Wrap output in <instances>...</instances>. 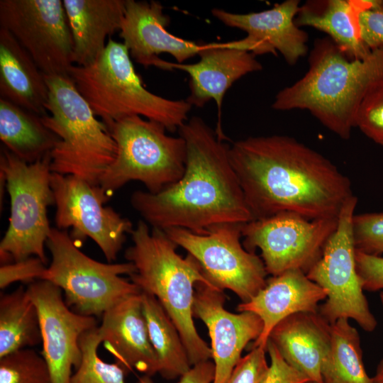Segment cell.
Returning a JSON list of instances; mask_svg holds the SVG:
<instances>
[{
    "label": "cell",
    "mask_w": 383,
    "mask_h": 383,
    "mask_svg": "<svg viewBox=\"0 0 383 383\" xmlns=\"http://www.w3.org/2000/svg\"><path fill=\"white\" fill-rule=\"evenodd\" d=\"M228 153L254 220L284 212L338 218L353 196L346 175L292 137H248L233 143Z\"/></svg>",
    "instance_id": "1"
},
{
    "label": "cell",
    "mask_w": 383,
    "mask_h": 383,
    "mask_svg": "<svg viewBox=\"0 0 383 383\" xmlns=\"http://www.w3.org/2000/svg\"><path fill=\"white\" fill-rule=\"evenodd\" d=\"M187 145L182 177L161 192L136 191L134 208L152 228H179L205 234L225 223L254 220L223 142L199 116H194L179 129Z\"/></svg>",
    "instance_id": "2"
},
{
    "label": "cell",
    "mask_w": 383,
    "mask_h": 383,
    "mask_svg": "<svg viewBox=\"0 0 383 383\" xmlns=\"http://www.w3.org/2000/svg\"><path fill=\"white\" fill-rule=\"evenodd\" d=\"M383 84V47L364 59L348 58L328 37L314 41L306 74L276 95L277 111L306 110L343 140L355 128L357 111L367 95Z\"/></svg>",
    "instance_id": "3"
},
{
    "label": "cell",
    "mask_w": 383,
    "mask_h": 383,
    "mask_svg": "<svg viewBox=\"0 0 383 383\" xmlns=\"http://www.w3.org/2000/svg\"><path fill=\"white\" fill-rule=\"evenodd\" d=\"M131 235L133 244L125 252L126 260L135 267L131 281L162 305L182 337L192 366L209 360L211 348L199 335L193 320L194 288L199 283L216 287L192 255L183 258L177 252V245L164 231H150L140 220Z\"/></svg>",
    "instance_id": "4"
},
{
    "label": "cell",
    "mask_w": 383,
    "mask_h": 383,
    "mask_svg": "<svg viewBox=\"0 0 383 383\" xmlns=\"http://www.w3.org/2000/svg\"><path fill=\"white\" fill-rule=\"evenodd\" d=\"M68 75L106 126L138 116L174 132L188 120L192 107L184 99H170L148 91L136 72L126 45L111 38L93 63L84 67L72 65Z\"/></svg>",
    "instance_id": "5"
},
{
    "label": "cell",
    "mask_w": 383,
    "mask_h": 383,
    "mask_svg": "<svg viewBox=\"0 0 383 383\" xmlns=\"http://www.w3.org/2000/svg\"><path fill=\"white\" fill-rule=\"evenodd\" d=\"M45 78L48 113L41 120L59 138L50 152V170L99 186L101 176L115 158L116 144L69 76Z\"/></svg>",
    "instance_id": "6"
},
{
    "label": "cell",
    "mask_w": 383,
    "mask_h": 383,
    "mask_svg": "<svg viewBox=\"0 0 383 383\" xmlns=\"http://www.w3.org/2000/svg\"><path fill=\"white\" fill-rule=\"evenodd\" d=\"M116 144L115 158L99 181L109 197L131 181H140L156 194L177 182L187 161L185 140L166 134L161 123L138 116L107 126Z\"/></svg>",
    "instance_id": "7"
},
{
    "label": "cell",
    "mask_w": 383,
    "mask_h": 383,
    "mask_svg": "<svg viewBox=\"0 0 383 383\" xmlns=\"http://www.w3.org/2000/svg\"><path fill=\"white\" fill-rule=\"evenodd\" d=\"M46 246L52 260L41 279L59 287L67 305L78 313L102 316L123 299L141 292L121 277L135 272L130 262H98L82 252L67 232L55 228H51Z\"/></svg>",
    "instance_id": "8"
},
{
    "label": "cell",
    "mask_w": 383,
    "mask_h": 383,
    "mask_svg": "<svg viewBox=\"0 0 383 383\" xmlns=\"http://www.w3.org/2000/svg\"><path fill=\"white\" fill-rule=\"evenodd\" d=\"M50 153L28 163L4 148L1 152L0 172L11 201L9 227L0 243L4 264L31 256L45 264V246L50 230L47 209L54 204L50 186Z\"/></svg>",
    "instance_id": "9"
},
{
    "label": "cell",
    "mask_w": 383,
    "mask_h": 383,
    "mask_svg": "<svg viewBox=\"0 0 383 383\" xmlns=\"http://www.w3.org/2000/svg\"><path fill=\"white\" fill-rule=\"evenodd\" d=\"M357 204L355 195L345 202L335 231L306 275L327 292L318 313L329 324L340 318L352 319L365 331L372 332L377 321L363 293L355 265L353 218Z\"/></svg>",
    "instance_id": "10"
},
{
    "label": "cell",
    "mask_w": 383,
    "mask_h": 383,
    "mask_svg": "<svg viewBox=\"0 0 383 383\" xmlns=\"http://www.w3.org/2000/svg\"><path fill=\"white\" fill-rule=\"evenodd\" d=\"M243 224L216 226L205 234L179 228L164 231L199 262L216 288L231 290L247 302L266 285L267 272L263 260L242 245Z\"/></svg>",
    "instance_id": "11"
},
{
    "label": "cell",
    "mask_w": 383,
    "mask_h": 383,
    "mask_svg": "<svg viewBox=\"0 0 383 383\" xmlns=\"http://www.w3.org/2000/svg\"><path fill=\"white\" fill-rule=\"evenodd\" d=\"M338 218L309 219L292 213H280L243 224L246 250L261 251L267 274L277 276L292 269L306 274L321 256L335 231Z\"/></svg>",
    "instance_id": "12"
},
{
    "label": "cell",
    "mask_w": 383,
    "mask_h": 383,
    "mask_svg": "<svg viewBox=\"0 0 383 383\" xmlns=\"http://www.w3.org/2000/svg\"><path fill=\"white\" fill-rule=\"evenodd\" d=\"M0 28L16 38L45 75L69 76L74 45L62 0H1Z\"/></svg>",
    "instance_id": "13"
},
{
    "label": "cell",
    "mask_w": 383,
    "mask_h": 383,
    "mask_svg": "<svg viewBox=\"0 0 383 383\" xmlns=\"http://www.w3.org/2000/svg\"><path fill=\"white\" fill-rule=\"evenodd\" d=\"M50 186L57 228H71L70 236L75 243L91 238L109 263L114 261L126 235L133 230L129 219L104 205L109 198L99 186L79 177L52 172Z\"/></svg>",
    "instance_id": "14"
},
{
    "label": "cell",
    "mask_w": 383,
    "mask_h": 383,
    "mask_svg": "<svg viewBox=\"0 0 383 383\" xmlns=\"http://www.w3.org/2000/svg\"><path fill=\"white\" fill-rule=\"evenodd\" d=\"M26 289L38 311L41 355L50 369L52 383H69L72 369L81 362L80 338L96 327L95 317L72 311L63 299L62 291L48 281H35Z\"/></svg>",
    "instance_id": "15"
},
{
    "label": "cell",
    "mask_w": 383,
    "mask_h": 383,
    "mask_svg": "<svg viewBox=\"0 0 383 383\" xmlns=\"http://www.w3.org/2000/svg\"><path fill=\"white\" fill-rule=\"evenodd\" d=\"M300 5L299 0H286L259 12L236 13L214 8L211 14L225 26L246 33L245 38L229 42L232 47L255 55L279 53L294 65L308 52L309 35L295 23Z\"/></svg>",
    "instance_id": "16"
},
{
    "label": "cell",
    "mask_w": 383,
    "mask_h": 383,
    "mask_svg": "<svg viewBox=\"0 0 383 383\" xmlns=\"http://www.w3.org/2000/svg\"><path fill=\"white\" fill-rule=\"evenodd\" d=\"M193 316L207 327L214 365L212 383H228L247 345L261 334L263 323L255 313H234L224 307L223 291L202 283L196 285Z\"/></svg>",
    "instance_id": "17"
},
{
    "label": "cell",
    "mask_w": 383,
    "mask_h": 383,
    "mask_svg": "<svg viewBox=\"0 0 383 383\" xmlns=\"http://www.w3.org/2000/svg\"><path fill=\"white\" fill-rule=\"evenodd\" d=\"M170 22L160 2L126 0L119 35L135 62L165 70V60L160 54H170L175 62L184 63L207 45L171 34L167 30Z\"/></svg>",
    "instance_id": "18"
},
{
    "label": "cell",
    "mask_w": 383,
    "mask_h": 383,
    "mask_svg": "<svg viewBox=\"0 0 383 383\" xmlns=\"http://www.w3.org/2000/svg\"><path fill=\"white\" fill-rule=\"evenodd\" d=\"M195 63H177L165 61V70H182L189 77V94L186 101L201 108L209 101L216 102L219 123L218 136L225 137L221 129V115L223 97L227 90L245 75L262 70L255 55L248 51L232 47L228 43H208L198 55Z\"/></svg>",
    "instance_id": "19"
},
{
    "label": "cell",
    "mask_w": 383,
    "mask_h": 383,
    "mask_svg": "<svg viewBox=\"0 0 383 383\" xmlns=\"http://www.w3.org/2000/svg\"><path fill=\"white\" fill-rule=\"evenodd\" d=\"M140 293L126 297L104 312L97 331L104 348L128 372L135 369L151 377L158 373L159 366Z\"/></svg>",
    "instance_id": "20"
},
{
    "label": "cell",
    "mask_w": 383,
    "mask_h": 383,
    "mask_svg": "<svg viewBox=\"0 0 383 383\" xmlns=\"http://www.w3.org/2000/svg\"><path fill=\"white\" fill-rule=\"evenodd\" d=\"M326 297L327 292L304 272L292 269L267 279L264 288L248 301L239 304L237 310L252 312L260 318L263 329L252 348L266 349L276 325L299 312H318L319 303Z\"/></svg>",
    "instance_id": "21"
},
{
    "label": "cell",
    "mask_w": 383,
    "mask_h": 383,
    "mask_svg": "<svg viewBox=\"0 0 383 383\" xmlns=\"http://www.w3.org/2000/svg\"><path fill=\"white\" fill-rule=\"evenodd\" d=\"M284 360L310 382L323 383L321 368L331 344L330 324L318 312H299L276 325L269 339Z\"/></svg>",
    "instance_id": "22"
},
{
    "label": "cell",
    "mask_w": 383,
    "mask_h": 383,
    "mask_svg": "<svg viewBox=\"0 0 383 383\" xmlns=\"http://www.w3.org/2000/svg\"><path fill=\"white\" fill-rule=\"evenodd\" d=\"M71 30L74 65L93 63L119 31L126 0H62Z\"/></svg>",
    "instance_id": "23"
},
{
    "label": "cell",
    "mask_w": 383,
    "mask_h": 383,
    "mask_svg": "<svg viewBox=\"0 0 383 383\" xmlns=\"http://www.w3.org/2000/svg\"><path fill=\"white\" fill-rule=\"evenodd\" d=\"M0 96L40 116L48 113L45 74L29 53L6 29L0 28Z\"/></svg>",
    "instance_id": "24"
},
{
    "label": "cell",
    "mask_w": 383,
    "mask_h": 383,
    "mask_svg": "<svg viewBox=\"0 0 383 383\" xmlns=\"http://www.w3.org/2000/svg\"><path fill=\"white\" fill-rule=\"evenodd\" d=\"M357 12L358 0H308L295 23L325 33L348 58L364 59L371 50L361 39Z\"/></svg>",
    "instance_id": "25"
},
{
    "label": "cell",
    "mask_w": 383,
    "mask_h": 383,
    "mask_svg": "<svg viewBox=\"0 0 383 383\" xmlns=\"http://www.w3.org/2000/svg\"><path fill=\"white\" fill-rule=\"evenodd\" d=\"M0 139L6 150L28 163L50 153L59 140L40 116L1 98Z\"/></svg>",
    "instance_id": "26"
},
{
    "label": "cell",
    "mask_w": 383,
    "mask_h": 383,
    "mask_svg": "<svg viewBox=\"0 0 383 383\" xmlns=\"http://www.w3.org/2000/svg\"><path fill=\"white\" fill-rule=\"evenodd\" d=\"M150 340L158 361V373L167 379L180 377L192 367L182 337L162 305L141 292Z\"/></svg>",
    "instance_id": "27"
},
{
    "label": "cell",
    "mask_w": 383,
    "mask_h": 383,
    "mask_svg": "<svg viewBox=\"0 0 383 383\" xmlns=\"http://www.w3.org/2000/svg\"><path fill=\"white\" fill-rule=\"evenodd\" d=\"M42 342L39 316L27 289L20 286L0 299V358Z\"/></svg>",
    "instance_id": "28"
},
{
    "label": "cell",
    "mask_w": 383,
    "mask_h": 383,
    "mask_svg": "<svg viewBox=\"0 0 383 383\" xmlns=\"http://www.w3.org/2000/svg\"><path fill=\"white\" fill-rule=\"evenodd\" d=\"M331 344L321 374L323 383H374L363 362L360 338L348 318L330 324Z\"/></svg>",
    "instance_id": "29"
},
{
    "label": "cell",
    "mask_w": 383,
    "mask_h": 383,
    "mask_svg": "<svg viewBox=\"0 0 383 383\" xmlns=\"http://www.w3.org/2000/svg\"><path fill=\"white\" fill-rule=\"evenodd\" d=\"M101 343L97 326L87 331L79 340L82 360L69 383H126L128 370L119 362L109 363L100 358Z\"/></svg>",
    "instance_id": "30"
},
{
    "label": "cell",
    "mask_w": 383,
    "mask_h": 383,
    "mask_svg": "<svg viewBox=\"0 0 383 383\" xmlns=\"http://www.w3.org/2000/svg\"><path fill=\"white\" fill-rule=\"evenodd\" d=\"M0 383H52V380L43 355L26 348L0 358Z\"/></svg>",
    "instance_id": "31"
},
{
    "label": "cell",
    "mask_w": 383,
    "mask_h": 383,
    "mask_svg": "<svg viewBox=\"0 0 383 383\" xmlns=\"http://www.w3.org/2000/svg\"><path fill=\"white\" fill-rule=\"evenodd\" d=\"M353 233L356 250L378 256L383 253V212L355 214Z\"/></svg>",
    "instance_id": "32"
},
{
    "label": "cell",
    "mask_w": 383,
    "mask_h": 383,
    "mask_svg": "<svg viewBox=\"0 0 383 383\" xmlns=\"http://www.w3.org/2000/svg\"><path fill=\"white\" fill-rule=\"evenodd\" d=\"M355 128L383 146V84L371 91L363 100L357 113Z\"/></svg>",
    "instance_id": "33"
},
{
    "label": "cell",
    "mask_w": 383,
    "mask_h": 383,
    "mask_svg": "<svg viewBox=\"0 0 383 383\" xmlns=\"http://www.w3.org/2000/svg\"><path fill=\"white\" fill-rule=\"evenodd\" d=\"M361 39L372 50L383 47V0H358Z\"/></svg>",
    "instance_id": "34"
},
{
    "label": "cell",
    "mask_w": 383,
    "mask_h": 383,
    "mask_svg": "<svg viewBox=\"0 0 383 383\" xmlns=\"http://www.w3.org/2000/svg\"><path fill=\"white\" fill-rule=\"evenodd\" d=\"M266 352L260 347L252 348L235 366L228 383H265L269 369Z\"/></svg>",
    "instance_id": "35"
},
{
    "label": "cell",
    "mask_w": 383,
    "mask_h": 383,
    "mask_svg": "<svg viewBox=\"0 0 383 383\" xmlns=\"http://www.w3.org/2000/svg\"><path fill=\"white\" fill-rule=\"evenodd\" d=\"M45 265L40 258L31 256L3 264L0 267V288L4 289L17 282H33L41 279L46 270Z\"/></svg>",
    "instance_id": "36"
},
{
    "label": "cell",
    "mask_w": 383,
    "mask_h": 383,
    "mask_svg": "<svg viewBox=\"0 0 383 383\" xmlns=\"http://www.w3.org/2000/svg\"><path fill=\"white\" fill-rule=\"evenodd\" d=\"M355 265L363 290L383 289V257L355 250Z\"/></svg>",
    "instance_id": "37"
},
{
    "label": "cell",
    "mask_w": 383,
    "mask_h": 383,
    "mask_svg": "<svg viewBox=\"0 0 383 383\" xmlns=\"http://www.w3.org/2000/svg\"><path fill=\"white\" fill-rule=\"evenodd\" d=\"M266 350L270 365L265 383H306L310 380L301 372L289 365L282 357L276 346L268 340Z\"/></svg>",
    "instance_id": "38"
},
{
    "label": "cell",
    "mask_w": 383,
    "mask_h": 383,
    "mask_svg": "<svg viewBox=\"0 0 383 383\" xmlns=\"http://www.w3.org/2000/svg\"><path fill=\"white\" fill-rule=\"evenodd\" d=\"M213 377V362L207 360L192 365L177 383H212Z\"/></svg>",
    "instance_id": "39"
},
{
    "label": "cell",
    "mask_w": 383,
    "mask_h": 383,
    "mask_svg": "<svg viewBox=\"0 0 383 383\" xmlns=\"http://www.w3.org/2000/svg\"><path fill=\"white\" fill-rule=\"evenodd\" d=\"M372 378L374 383H383V357L379 361L375 374Z\"/></svg>",
    "instance_id": "40"
},
{
    "label": "cell",
    "mask_w": 383,
    "mask_h": 383,
    "mask_svg": "<svg viewBox=\"0 0 383 383\" xmlns=\"http://www.w3.org/2000/svg\"><path fill=\"white\" fill-rule=\"evenodd\" d=\"M138 383H154V382L152 380L150 376L144 375L139 379Z\"/></svg>",
    "instance_id": "41"
},
{
    "label": "cell",
    "mask_w": 383,
    "mask_h": 383,
    "mask_svg": "<svg viewBox=\"0 0 383 383\" xmlns=\"http://www.w3.org/2000/svg\"><path fill=\"white\" fill-rule=\"evenodd\" d=\"M379 297H380V300H381V302H382V306H383V291L381 292Z\"/></svg>",
    "instance_id": "42"
},
{
    "label": "cell",
    "mask_w": 383,
    "mask_h": 383,
    "mask_svg": "<svg viewBox=\"0 0 383 383\" xmlns=\"http://www.w3.org/2000/svg\"><path fill=\"white\" fill-rule=\"evenodd\" d=\"M306 383H315V382H308Z\"/></svg>",
    "instance_id": "43"
}]
</instances>
